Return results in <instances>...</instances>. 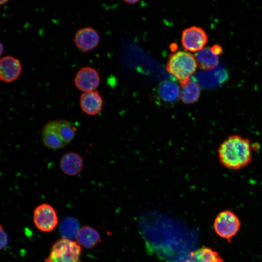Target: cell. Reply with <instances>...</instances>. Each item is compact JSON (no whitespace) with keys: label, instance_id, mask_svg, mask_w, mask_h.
Here are the masks:
<instances>
[{"label":"cell","instance_id":"3957f363","mask_svg":"<svg viewBox=\"0 0 262 262\" xmlns=\"http://www.w3.org/2000/svg\"><path fill=\"white\" fill-rule=\"evenodd\" d=\"M197 66L194 55L187 51H178L170 55L166 69L180 83L190 80Z\"/></svg>","mask_w":262,"mask_h":262},{"label":"cell","instance_id":"30bf717a","mask_svg":"<svg viewBox=\"0 0 262 262\" xmlns=\"http://www.w3.org/2000/svg\"><path fill=\"white\" fill-rule=\"evenodd\" d=\"M100 40L98 32L90 26L80 28L75 33L74 42L77 47L84 52H87L96 48Z\"/></svg>","mask_w":262,"mask_h":262},{"label":"cell","instance_id":"7a4b0ae2","mask_svg":"<svg viewBox=\"0 0 262 262\" xmlns=\"http://www.w3.org/2000/svg\"><path fill=\"white\" fill-rule=\"evenodd\" d=\"M77 131V128L72 122L64 119L51 120L42 129V140L47 147L60 149L73 140Z\"/></svg>","mask_w":262,"mask_h":262},{"label":"cell","instance_id":"5bb4252c","mask_svg":"<svg viewBox=\"0 0 262 262\" xmlns=\"http://www.w3.org/2000/svg\"><path fill=\"white\" fill-rule=\"evenodd\" d=\"M77 243L86 248H92L100 242V236L93 228L84 226L80 229L76 236Z\"/></svg>","mask_w":262,"mask_h":262},{"label":"cell","instance_id":"5b68a950","mask_svg":"<svg viewBox=\"0 0 262 262\" xmlns=\"http://www.w3.org/2000/svg\"><path fill=\"white\" fill-rule=\"evenodd\" d=\"M240 226L238 217L229 210L219 213L213 223L214 229L216 234L228 241H230L237 233Z\"/></svg>","mask_w":262,"mask_h":262},{"label":"cell","instance_id":"6da1fadb","mask_svg":"<svg viewBox=\"0 0 262 262\" xmlns=\"http://www.w3.org/2000/svg\"><path fill=\"white\" fill-rule=\"evenodd\" d=\"M217 154L223 166L229 170H238L252 163V146L248 138L232 134L219 145Z\"/></svg>","mask_w":262,"mask_h":262},{"label":"cell","instance_id":"277c9868","mask_svg":"<svg viewBox=\"0 0 262 262\" xmlns=\"http://www.w3.org/2000/svg\"><path fill=\"white\" fill-rule=\"evenodd\" d=\"M81 252L77 242L62 238L52 245L45 262H79Z\"/></svg>","mask_w":262,"mask_h":262},{"label":"cell","instance_id":"ac0fdd59","mask_svg":"<svg viewBox=\"0 0 262 262\" xmlns=\"http://www.w3.org/2000/svg\"><path fill=\"white\" fill-rule=\"evenodd\" d=\"M79 229V224L77 220L70 217L64 218L59 228L63 238L72 240L74 238H76Z\"/></svg>","mask_w":262,"mask_h":262},{"label":"cell","instance_id":"4fadbf2b","mask_svg":"<svg viewBox=\"0 0 262 262\" xmlns=\"http://www.w3.org/2000/svg\"><path fill=\"white\" fill-rule=\"evenodd\" d=\"M62 172L68 176H75L80 174L83 167V161L81 155L75 152L64 153L59 161Z\"/></svg>","mask_w":262,"mask_h":262},{"label":"cell","instance_id":"8fae6325","mask_svg":"<svg viewBox=\"0 0 262 262\" xmlns=\"http://www.w3.org/2000/svg\"><path fill=\"white\" fill-rule=\"evenodd\" d=\"M22 66L20 61L11 55H6L0 60V79L9 83L16 81L20 76Z\"/></svg>","mask_w":262,"mask_h":262},{"label":"cell","instance_id":"7c38bea8","mask_svg":"<svg viewBox=\"0 0 262 262\" xmlns=\"http://www.w3.org/2000/svg\"><path fill=\"white\" fill-rule=\"evenodd\" d=\"M80 106L85 114L94 116L102 109L103 100L97 90L82 93L80 97Z\"/></svg>","mask_w":262,"mask_h":262},{"label":"cell","instance_id":"44dd1931","mask_svg":"<svg viewBox=\"0 0 262 262\" xmlns=\"http://www.w3.org/2000/svg\"><path fill=\"white\" fill-rule=\"evenodd\" d=\"M126 2L130 3V4H134L135 3H136L137 2H138V0H126L125 1Z\"/></svg>","mask_w":262,"mask_h":262},{"label":"cell","instance_id":"e0dca14e","mask_svg":"<svg viewBox=\"0 0 262 262\" xmlns=\"http://www.w3.org/2000/svg\"><path fill=\"white\" fill-rule=\"evenodd\" d=\"M180 99L185 104H191L196 102L200 96L199 85L191 80L180 83Z\"/></svg>","mask_w":262,"mask_h":262},{"label":"cell","instance_id":"ba28073f","mask_svg":"<svg viewBox=\"0 0 262 262\" xmlns=\"http://www.w3.org/2000/svg\"><path fill=\"white\" fill-rule=\"evenodd\" d=\"M208 36L200 27L192 26L185 29L182 33L181 43L184 48L191 52H197L205 47Z\"/></svg>","mask_w":262,"mask_h":262},{"label":"cell","instance_id":"9a60e30c","mask_svg":"<svg viewBox=\"0 0 262 262\" xmlns=\"http://www.w3.org/2000/svg\"><path fill=\"white\" fill-rule=\"evenodd\" d=\"M194 56L197 66L202 70H211L216 67L219 62V56L213 52L210 47H204Z\"/></svg>","mask_w":262,"mask_h":262},{"label":"cell","instance_id":"8992f818","mask_svg":"<svg viewBox=\"0 0 262 262\" xmlns=\"http://www.w3.org/2000/svg\"><path fill=\"white\" fill-rule=\"evenodd\" d=\"M180 89L174 82L164 81L160 83L154 91L155 102L159 105L170 108L174 106L180 98Z\"/></svg>","mask_w":262,"mask_h":262},{"label":"cell","instance_id":"2e32d148","mask_svg":"<svg viewBox=\"0 0 262 262\" xmlns=\"http://www.w3.org/2000/svg\"><path fill=\"white\" fill-rule=\"evenodd\" d=\"M183 262H224V260L217 251L204 247L191 252Z\"/></svg>","mask_w":262,"mask_h":262},{"label":"cell","instance_id":"d6986e66","mask_svg":"<svg viewBox=\"0 0 262 262\" xmlns=\"http://www.w3.org/2000/svg\"><path fill=\"white\" fill-rule=\"evenodd\" d=\"M8 242V237L7 233L3 229L2 225L0 226V249L4 248Z\"/></svg>","mask_w":262,"mask_h":262},{"label":"cell","instance_id":"ffe728a7","mask_svg":"<svg viewBox=\"0 0 262 262\" xmlns=\"http://www.w3.org/2000/svg\"><path fill=\"white\" fill-rule=\"evenodd\" d=\"M211 49L213 52L218 56L223 52V49L222 47L219 45L215 44L212 47Z\"/></svg>","mask_w":262,"mask_h":262},{"label":"cell","instance_id":"52a82bcc","mask_svg":"<svg viewBox=\"0 0 262 262\" xmlns=\"http://www.w3.org/2000/svg\"><path fill=\"white\" fill-rule=\"evenodd\" d=\"M33 219L36 228L43 232L53 230L58 223L55 210L47 203L41 204L35 208Z\"/></svg>","mask_w":262,"mask_h":262},{"label":"cell","instance_id":"9c48e42d","mask_svg":"<svg viewBox=\"0 0 262 262\" xmlns=\"http://www.w3.org/2000/svg\"><path fill=\"white\" fill-rule=\"evenodd\" d=\"M75 86L83 93L96 90L100 83L98 71L91 66H83L76 73L74 80Z\"/></svg>","mask_w":262,"mask_h":262}]
</instances>
